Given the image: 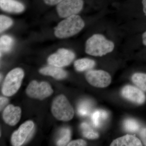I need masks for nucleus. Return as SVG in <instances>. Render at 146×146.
Listing matches in <instances>:
<instances>
[{"instance_id": "f257e3e1", "label": "nucleus", "mask_w": 146, "mask_h": 146, "mask_svg": "<svg viewBox=\"0 0 146 146\" xmlns=\"http://www.w3.org/2000/svg\"><path fill=\"white\" fill-rule=\"evenodd\" d=\"M85 24L80 16L75 15L65 18L55 28L54 35L58 38L63 39L75 35L84 27Z\"/></svg>"}, {"instance_id": "f03ea898", "label": "nucleus", "mask_w": 146, "mask_h": 146, "mask_svg": "<svg viewBox=\"0 0 146 146\" xmlns=\"http://www.w3.org/2000/svg\"><path fill=\"white\" fill-rule=\"evenodd\" d=\"M114 47V43L107 40L103 35L95 34L86 41L85 52L91 55L101 56L112 52Z\"/></svg>"}, {"instance_id": "7ed1b4c3", "label": "nucleus", "mask_w": 146, "mask_h": 146, "mask_svg": "<svg viewBox=\"0 0 146 146\" xmlns=\"http://www.w3.org/2000/svg\"><path fill=\"white\" fill-rule=\"evenodd\" d=\"M51 111L56 119L68 121L72 119L74 115V109L67 98L63 95L56 97L53 101Z\"/></svg>"}, {"instance_id": "20e7f679", "label": "nucleus", "mask_w": 146, "mask_h": 146, "mask_svg": "<svg viewBox=\"0 0 146 146\" xmlns=\"http://www.w3.org/2000/svg\"><path fill=\"white\" fill-rule=\"evenodd\" d=\"M24 77V71L21 68H15L9 72L3 84V95L9 97L16 94L21 87Z\"/></svg>"}, {"instance_id": "39448f33", "label": "nucleus", "mask_w": 146, "mask_h": 146, "mask_svg": "<svg viewBox=\"0 0 146 146\" xmlns=\"http://www.w3.org/2000/svg\"><path fill=\"white\" fill-rule=\"evenodd\" d=\"M53 93L50 85L47 82H38L36 80L31 81L26 89V93L32 98L39 100L44 99Z\"/></svg>"}, {"instance_id": "423d86ee", "label": "nucleus", "mask_w": 146, "mask_h": 146, "mask_svg": "<svg viewBox=\"0 0 146 146\" xmlns=\"http://www.w3.org/2000/svg\"><path fill=\"white\" fill-rule=\"evenodd\" d=\"M83 0H63L57 5V13L61 18L76 15L83 8Z\"/></svg>"}, {"instance_id": "0eeeda50", "label": "nucleus", "mask_w": 146, "mask_h": 146, "mask_svg": "<svg viewBox=\"0 0 146 146\" xmlns=\"http://www.w3.org/2000/svg\"><path fill=\"white\" fill-rule=\"evenodd\" d=\"M75 57V55L72 51L59 49L56 52L50 56L48 58V62L50 65L62 68L70 65Z\"/></svg>"}, {"instance_id": "6e6552de", "label": "nucleus", "mask_w": 146, "mask_h": 146, "mask_svg": "<svg viewBox=\"0 0 146 146\" xmlns=\"http://www.w3.org/2000/svg\"><path fill=\"white\" fill-rule=\"evenodd\" d=\"M85 77L91 85L99 88H104L109 86L112 80L108 73L101 70L88 71Z\"/></svg>"}, {"instance_id": "1a4fd4ad", "label": "nucleus", "mask_w": 146, "mask_h": 146, "mask_svg": "<svg viewBox=\"0 0 146 146\" xmlns=\"http://www.w3.org/2000/svg\"><path fill=\"white\" fill-rule=\"evenodd\" d=\"M34 126V123L31 121H27L21 125L18 130L14 131L11 136L12 145H22L32 131Z\"/></svg>"}, {"instance_id": "9d476101", "label": "nucleus", "mask_w": 146, "mask_h": 146, "mask_svg": "<svg viewBox=\"0 0 146 146\" xmlns=\"http://www.w3.org/2000/svg\"><path fill=\"white\" fill-rule=\"evenodd\" d=\"M121 95L124 98L137 104H143L146 100L142 90L131 85L125 86L122 89Z\"/></svg>"}, {"instance_id": "9b49d317", "label": "nucleus", "mask_w": 146, "mask_h": 146, "mask_svg": "<svg viewBox=\"0 0 146 146\" xmlns=\"http://www.w3.org/2000/svg\"><path fill=\"white\" fill-rule=\"evenodd\" d=\"M21 110L20 107L9 105L4 110L3 118L6 123L14 126L18 123L21 119Z\"/></svg>"}, {"instance_id": "f8f14e48", "label": "nucleus", "mask_w": 146, "mask_h": 146, "mask_svg": "<svg viewBox=\"0 0 146 146\" xmlns=\"http://www.w3.org/2000/svg\"><path fill=\"white\" fill-rule=\"evenodd\" d=\"M0 7L4 11L9 13H21L25 9L23 5L16 0H0Z\"/></svg>"}, {"instance_id": "ddd939ff", "label": "nucleus", "mask_w": 146, "mask_h": 146, "mask_svg": "<svg viewBox=\"0 0 146 146\" xmlns=\"http://www.w3.org/2000/svg\"><path fill=\"white\" fill-rule=\"evenodd\" d=\"M141 141L134 135H126L112 141L111 146H142Z\"/></svg>"}, {"instance_id": "4468645a", "label": "nucleus", "mask_w": 146, "mask_h": 146, "mask_svg": "<svg viewBox=\"0 0 146 146\" xmlns=\"http://www.w3.org/2000/svg\"><path fill=\"white\" fill-rule=\"evenodd\" d=\"M39 72L45 76H51L56 80H62L65 78L67 73L61 68L50 65L39 70Z\"/></svg>"}, {"instance_id": "2eb2a0df", "label": "nucleus", "mask_w": 146, "mask_h": 146, "mask_svg": "<svg viewBox=\"0 0 146 146\" xmlns=\"http://www.w3.org/2000/svg\"><path fill=\"white\" fill-rule=\"evenodd\" d=\"M96 65L95 61L89 58H84L76 60L74 63V66L76 70L78 72L90 70Z\"/></svg>"}, {"instance_id": "dca6fc26", "label": "nucleus", "mask_w": 146, "mask_h": 146, "mask_svg": "<svg viewBox=\"0 0 146 146\" xmlns=\"http://www.w3.org/2000/svg\"><path fill=\"white\" fill-rule=\"evenodd\" d=\"M108 116L107 112L105 110H96L91 115V120L93 125L96 127H99L102 120L106 119Z\"/></svg>"}, {"instance_id": "f3484780", "label": "nucleus", "mask_w": 146, "mask_h": 146, "mask_svg": "<svg viewBox=\"0 0 146 146\" xmlns=\"http://www.w3.org/2000/svg\"><path fill=\"white\" fill-rule=\"evenodd\" d=\"M133 83L142 91L146 92V74L136 73L132 76Z\"/></svg>"}, {"instance_id": "a211bd4d", "label": "nucleus", "mask_w": 146, "mask_h": 146, "mask_svg": "<svg viewBox=\"0 0 146 146\" xmlns=\"http://www.w3.org/2000/svg\"><path fill=\"white\" fill-rule=\"evenodd\" d=\"M13 43L12 37L8 35H3L0 38L1 54L9 52L11 50Z\"/></svg>"}, {"instance_id": "6ab92c4d", "label": "nucleus", "mask_w": 146, "mask_h": 146, "mask_svg": "<svg viewBox=\"0 0 146 146\" xmlns=\"http://www.w3.org/2000/svg\"><path fill=\"white\" fill-rule=\"evenodd\" d=\"M80 127L82 130L83 136L85 138L90 139H95L99 137L98 133L91 128L90 126L86 123L81 124Z\"/></svg>"}, {"instance_id": "aec40b11", "label": "nucleus", "mask_w": 146, "mask_h": 146, "mask_svg": "<svg viewBox=\"0 0 146 146\" xmlns=\"http://www.w3.org/2000/svg\"><path fill=\"white\" fill-rule=\"evenodd\" d=\"M71 131L68 128H64L61 131L60 138L58 140V146L67 145L71 138Z\"/></svg>"}, {"instance_id": "412c9836", "label": "nucleus", "mask_w": 146, "mask_h": 146, "mask_svg": "<svg viewBox=\"0 0 146 146\" xmlns=\"http://www.w3.org/2000/svg\"><path fill=\"white\" fill-rule=\"evenodd\" d=\"M123 127L128 132H136L139 130L140 125L138 122L133 119H127L123 123Z\"/></svg>"}, {"instance_id": "4be33fe9", "label": "nucleus", "mask_w": 146, "mask_h": 146, "mask_svg": "<svg viewBox=\"0 0 146 146\" xmlns=\"http://www.w3.org/2000/svg\"><path fill=\"white\" fill-rule=\"evenodd\" d=\"M91 105L88 102H82L80 104L78 107V112L82 116H86L89 115L91 112Z\"/></svg>"}, {"instance_id": "5701e85b", "label": "nucleus", "mask_w": 146, "mask_h": 146, "mask_svg": "<svg viewBox=\"0 0 146 146\" xmlns=\"http://www.w3.org/2000/svg\"><path fill=\"white\" fill-rule=\"evenodd\" d=\"M13 21L9 17L1 15L0 16V32L1 33L8 29L10 27L12 24Z\"/></svg>"}, {"instance_id": "b1692460", "label": "nucleus", "mask_w": 146, "mask_h": 146, "mask_svg": "<svg viewBox=\"0 0 146 146\" xmlns=\"http://www.w3.org/2000/svg\"><path fill=\"white\" fill-rule=\"evenodd\" d=\"M86 141L82 139H78V140H75L71 141L67 145L68 146H86Z\"/></svg>"}, {"instance_id": "393cba45", "label": "nucleus", "mask_w": 146, "mask_h": 146, "mask_svg": "<svg viewBox=\"0 0 146 146\" xmlns=\"http://www.w3.org/2000/svg\"><path fill=\"white\" fill-rule=\"evenodd\" d=\"M140 136L144 145L146 146V127H144L141 129L140 131Z\"/></svg>"}, {"instance_id": "a878e982", "label": "nucleus", "mask_w": 146, "mask_h": 146, "mask_svg": "<svg viewBox=\"0 0 146 146\" xmlns=\"http://www.w3.org/2000/svg\"><path fill=\"white\" fill-rule=\"evenodd\" d=\"M63 0H44L45 3L50 5H54L58 4Z\"/></svg>"}, {"instance_id": "bb28decb", "label": "nucleus", "mask_w": 146, "mask_h": 146, "mask_svg": "<svg viewBox=\"0 0 146 146\" xmlns=\"http://www.w3.org/2000/svg\"><path fill=\"white\" fill-rule=\"evenodd\" d=\"M0 106H1V110L3 109L4 107L8 103V100L7 98L3 97H1L0 98Z\"/></svg>"}, {"instance_id": "cd10ccee", "label": "nucleus", "mask_w": 146, "mask_h": 146, "mask_svg": "<svg viewBox=\"0 0 146 146\" xmlns=\"http://www.w3.org/2000/svg\"><path fill=\"white\" fill-rule=\"evenodd\" d=\"M142 3L143 5V10L145 15L146 16V0H142Z\"/></svg>"}, {"instance_id": "c85d7f7f", "label": "nucleus", "mask_w": 146, "mask_h": 146, "mask_svg": "<svg viewBox=\"0 0 146 146\" xmlns=\"http://www.w3.org/2000/svg\"><path fill=\"white\" fill-rule=\"evenodd\" d=\"M142 39H143V44L145 46H146V31L143 34Z\"/></svg>"}]
</instances>
